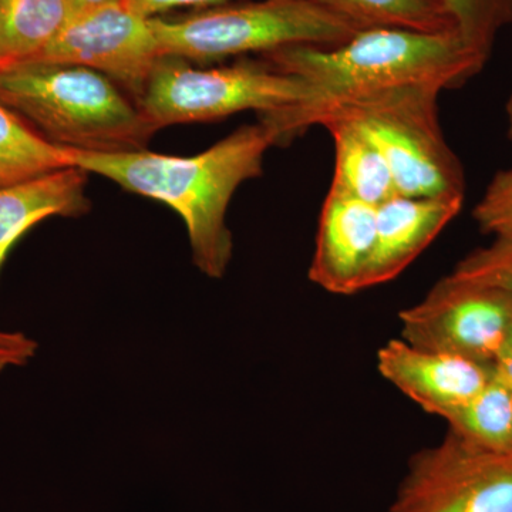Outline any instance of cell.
Masks as SVG:
<instances>
[{"label": "cell", "instance_id": "1", "mask_svg": "<svg viewBox=\"0 0 512 512\" xmlns=\"http://www.w3.org/2000/svg\"><path fill=\"white\" fill-rule=\"evenodd\" d=\"M275 134L262 121L237 128L204 153L165 156L148 150L121 153L64 148L72 167L101 175L123 190L164 202L187 227L192 262L202 274L222 278L232 258L229 202L245 181L259 177Z\"/></svg>", "mask_w": 512, "mask_h": 512}, {"label": "cell", "instance_id": "2", "mask_svg": "<svg viewBox=\"0 0 512 512\" xmlns=\"http://www.w3.org/2000/svg\"><path fill=\"white\" fill-rule=\"evenodd\" d=\"M264 62L298 77L313 100L292 109L407 86L456 89L483 70L487 60L454 32L372 28L343 45L288 46L265 53ZM288 110V109H286Z\"/></svg>", "mask_w": 512, "mask_h": 512}, {"label": "cell", "instance_id": "3", "mask_svg": "<svg viewBox=\"0 0 512 512\" xmlns=\"http://www.w3.org/2000/svg\"><path fill=\"white\" fill-rule=\"evenodd\" d=\"M440 89L407 86L332 101L311 109L261 114L274 131L276 146L292 141L325 120L356 124L382 151L400 195L413 198H464L463 165L448 146L440 127Z\"/></svg>", "mask_w": 512, "mask_h": 512}, {"label": "cell", "instance_id": "4", "mask_svg": "<svg viewBox=\"0 0 512 512\" xmlns=\"http://www.w3.org/2000/svg\"><path fill=\"white\" fill-rule=\"evenodd\" d=\"M0 103L73 150H147L158 131L109 77L79 64L33 62L0 74Z\"/></svg>", "mask_w": 512, "mask_h": 512}, {"label": "cell", "instance_id": "5", "mask_svg": "<svg viewBox=\"0 0 512 512\" xmlns=\"http://www.w3.org/2000/svg\"><path fill=\"white\" fill-rule=\"evenodd\" d=\"M153 23L164 57L200 62L288 46H339L365 30L313 0L227 3Z\"/></svg>", "mask_w": 512, "mask_h": 512}, {"label": "cell", "instance_id": "6", "mask_svg": "<svg viewBox=\"0 0 512 512\" xmlns=\"http://www.w3.org/2000/svg\"><path fill=\"white\" fill-rule=\"evenodd\" d=\"M313 94L298 77L268 63L239 62L197 69L180 57L158 60L138 109L160 130L174 124L220 120L245 110L276 113L311 103Z\"/></svg>", "mask_w": 512, "mask_h": 512}, {"label": "cell", "instance_id": "7", "mask_svg": "<svg viewBox=\"0 0 512 512\" xmlns=\"http://www.w3.org/2000/svg\"><path fill=\"white\" fill-rule=\"evenodd\" d=\"M386 512H512V454L448 430L439 444L410 458Z\"/></svg>", "mask_w": 512, "mask_h": 512}, {"label": "cell", "instance_id": "8", "mask_svg": "<svg viewBox=\"0 0 512 512\" xmlns=\"http://www.w3.org/2000/svg\"><path fill=\"white\" fill-rule=\"evenodd\" d=\"M402 339L430 352L494 366L512 326V296L450 274L400 312Z\"/></svg>", "mask_w": 512, "mask_h": 512}, {"label": "cell", "instance_id": "9", "mask_svg": "<svg viewBox=\"0 0 512 512\" xmlns=\"http://www.w3.org/2000/svg\"><path fill=\"white\" fill-rule=\"evenodd\" d=\"M161 57L153 18L120 0L72 13L35 62L89 67L109 77L137 101Z\"/></svg>", "mask_w": 512, "mask_h": 512}, {"label": "cell", "instance_id": "10", "mask_svg": "<svg viewBox=\"0 0 512 512\" xmlns=\"http://www.w3.org/2000/svg\"><path fill=\"white\" fill-rule=\"evenodd\" d=\"M377 370L424 412L441 419L476 396L495 375L494 366L416 348L402 338L379 349Z\"/></svg>", "mask_w": 512, "mask_h": 512}, {"label": "cell", "instance_id": "11", "mask_svg": "<svg viewBox=\"0 0 512 512\" xmlns=\"http://www.w3.org/2000/svg\"><path fill=\"white\" fill-rule=\"evenodd\" d=\"M377 207L329 190L320 211L308 276L335 295L362 291L376 239Z\"/></svg>", "mask_w": 512, "mask_h": 512}, {"label": "cell", "instance_id": "12", "mask_svg": "<svg viewBox=\"0 0 512 512\" xmlns=\"http://www.w3.org/2000/svg\"><path fill=\"white\" fill-rule=\"evenodd\" d=\"M464 198H413L397 194L377 207L376 239L363 289L397 278L429 248L463 208Z\"/></svg>", "mask_w": 512, "mask_h": 512}, {"label": "cell", "instance_id": "13", "mask_svg": "<svg viewBox=\"0 0 512 512\" xmlns=\"http://www.w3.org/2000/svg\"><path fill=\"white\" fill-rule=\"evenodd\" d=\"M87 174L82 168L66 167L0 187V269L13 245L39 222L89 212Z\"/></svg>", "mask_w": 512, "mask_h": 512}, {"label": "cell", "instance_id": "14", "mask_svg": "<svg viewBox=\"0 0 512 512\" xmlns=\"http://www.w3.org/2000/svg\"><path fill=\"white\" fill-rule=\"evenodd\" d=\"M320 126L335 144V173L329 190L373 207L399 194L386 158L362 128L342 119L325 120Z\"/></svg>", "mask_w": 512, "mask_h": 512}, {"label": "cell", "instance_id": "15", "mask_svg": "<svg viewBox=\"0 0 512 512\" xmlns=\"http://www.w3.org/2000/svg\"><path fill=\"white\" fill-rule=\"evenodd\" d=\"M70 15L66 0H0V74L39 59Z\"/></svg>", "mask_w": 512, "mask_h": 512}, {"label": "cell", "instance_id": "16", "mask_svg": "<svg viewBox=\"0 0 512 512\" xmlns=\"http://www.w3.org/2000/svg\"><path fill=\"white\" fill-rule=\"evenodd\" d=\"M460 439L512 454V386L497 372L483 389L444 419Z\"/></svg>", "mask_w": 512, "mask_h": 512}, {"label": "cell", "instance_id": "17", "mask_svg": "<svg viewBox=\"0 0 512 512\" xmlns=\"http://www.w3.org/2000/svg\"><path fill=\"white\" fill-rule=\"evenodd\" d=\"M359 28H394L424 33L457 30L456 20L443 0H313ZM460 33V32H458Z\"/></svg>", "mask_w": 512, "mask_h": 512}, {"label": "cell", "instance_id": "18", "mask_svg": "<svg viewBox=\"0 0 512 512\" xmlns=\"http://www.w3.org/2000/svg\"><path fill=\"white\" fill-rule=\"evenodd\" d=\"M66 167L72 165L63 147L47 141L15 111L0 103V187Z\"/></svg>", "mask_w": 512, "mask_h": 512}, {"label": "cell", "instance_id": "19", "mask_svg": "<svg viewBox=\"0 0 512 512\" xmlns=\"http://www.w3.org/2000/svg\"><path fill=\"white\" fill-rule=\"evenodd\" d=\"M471 49L490 59L497 36L512 23V0H443Z\"/></svg>", "mask_w": 512, "mask_h": 512}, {"label": "cell", "instance_id": "20", "mask_svg": "<svg viewBox=\"0 0 512 512\" xmlns=\"http://www.w3.org/2000/svg\"><path fill=\"white\" fill-rule=\"evenodd\" d=\"M451 274L467 281L497 286L512 296V242L497 241L461 259Z\"/></svg>", "mask_w": 512, "mask_h": 512}, {"label": "cell", "instance_id": "21", "mask_svg": "<svg viewBox=\"0 0 512 512\" xmlns=\"http://www.w3.org/2000/svg\"><path fill=\"white\" fill-rule=\"evenodd\" d=\"M484 234L497 241L512 242V168L498 171L473 211Z\"/></svg>", "mask_w": 512, "mask_h": 512}, {"label": "cell", "instance_id": "22", "mask_svg": "<svg viewBox=\"0 0 512 512\" xmlns=\"http://www.w3.org/2000/svg\"><path fill=\"white\" fill-rule=\"evenodd\" d=\"M37 343L22 332L0 330V373L26 366L36 355Z\"/></svg>", "mask_w": 512, "mask_h": 512}, {"label": "cell", "instance_id": "23", "mask_svg": "<svg viewBox=\"0 0 512 512\" xmlns=\"http://www.w3.org/2000/svg\"><path fill=\"white\" fill-rule=\"evenodd\" d=\"M130 8L146 16L157 18L158 13L168 12L177 8H214L227 5L231 0H124Z\"/></svg>", "mask_w": 512, "mask_h": 512}, {"label": "cell", "instance_id": "24", "mask_svg": "<svg viewBox=\"0 0 512 512\" xmlns=\"http://www.w3.org/2000/svg\"><path fill=\"white\" fill-rule=\"evenodd\" d=\"M494 369L498 375L512 384V326L508 330L507 338H505L500 352L495 357Z\"/></svg>", "mask_w": 512, "mask_h": 512}, {"label": "cell", "instance_id": "25", "mask_svg": "<svg viewBox=\"0 0 512 512\" xmlns=\"http://www.w3.org/2000/svg\"><path fill=\"white\" fill-rule=\"evenodd\" d=\"M116 2L120 0H66L72 13L84 12V10L96 9Z\"/></svg>", "mask_w": 512, "mask_h": 512}, {"label": "cell", "instance_id": "26", "mask_svg": "<svg viewBox=\"0 0 512 512\" xmlns=\"http://www.w3.org/2000/svg\"><path fill=\"white\" fill-rule=\"evenodd\" d=\"M505 111H507L508 137H510L512 140V89L510 97H508L507 107H505Z\"/></svg>", "mask_w": 512, "mask_h": 512}, {"label": "cell", "instance_id": "27", "mask_svg": "<svg viewBox=\"0 0 512 512\" xmlns=\"http://www.w3.org/2000/svg\"><path fill=\"white\" fill-rule=\"evenodd\" d=\"M508 383H510V382H508ZM510 384H511V383H510ZM511 386H512V384H511Z\"/></svg>", "mask_w": 512, "mask_h": 512}]
</instances>
